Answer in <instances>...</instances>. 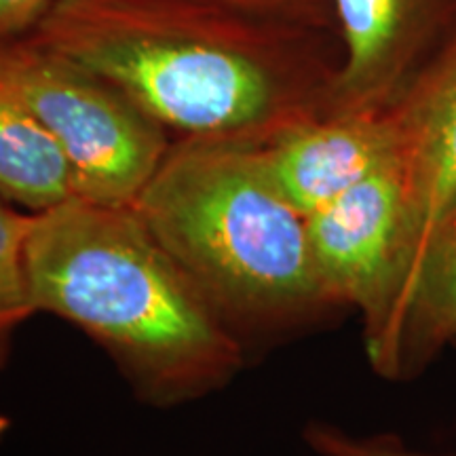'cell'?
Returning <instances> with one entry per match:
<instances>
[{
	"label": "cell",
	"instance_id": "52a82bcc",
	"mask_svg": "<svg viewBox=\"0 0 456 456\" xmlns=\"http://www.w3.org/2000/svg\"><path fill=\"white\" fill-rule=\"evenodd\" d=\"M260 163L302 216L397 159V127L387 110H336L289 125L256 144Z\"/></svg>",
	"mask_w": 456,
	"mask_h": 456
},
{
	"label": "cell",
	"instance_id": "ba28073f",
	"mask_svg": "<svg viewBox=\"0 0 456 456\" xmlns=\"http://www.w3.org/2000/svg\"><path fill=\"white\" fill-rule=\"evenodd\" d=\"M389 112L397 127V163L406 201L399 289L431 226L456 197V34L416 74Z\"/></svg>",
	"mask_w": 456,
	"mask_h": 456
},
{
	"label": "cell",
	"instance_id": "6da1fadb",
	"mask_svg": "<svg viewBox=\"0 0 456 456\" xmlns=\"http://www.w3.org/2000/svg\"><path fill=\"white\" fill-rule=\"evenodd\" d=\"M32 41L182 140L260 144L332 104L336 70L184 0H57Z\"/></svg>",
	"mask_w": 456,
	"mask_h": 456
},
{
	"label": "cell",
	"instance_id": "2e32d148",
	"mask_svg": "<svg viewBox=\"0 0 456 456\" xmlns=\"http://www.w3.org/2000/svg\"><path fill=\"white\" fill-rule=\"evenodd\" d=\"M454 346H456V340H454Z\"/></svg>",
	"mask_w": 456,
	"mask_h": 456
},
{
	"label": "cell",
	"instance_id": "9c48e42d",
	"mask_svg": "<svg viewBox=\"0 0 456 456\" xmlns=\"http://www.w3.org/2000/svg\"><path fill=\"white\" fill-rule=\"evenodd\" d=\"M456 340V197L410 262L389 315L366 345L383 379L412 380Z\"/></svg>",
	"mask_w": 456,
	"mask_h": 456
},
{
	"label": "cell",
	"instance_id": "9a60e30c",
	"mask_svg": "<svg viewBox=\"0 0 456 456\" xmlns=\"http://www.w3.org/2000/svg\"><path fill=\"white\" fill-rule=\"evenodd\" d=\"M9 429H11V420L4 414H0V442L4 440V436H7Z\"/></svg>",
	"mask_w": 456,
	"mask_h": 456
},
{
	"label": "cell",
	"instance_id": "8992f818",
	"mask_svg": "<svg viewBox=\"0 0 456 456\" xmlns=\"http://www.w3.org/2000/svg\"><path fill=\"white\" fill-rule=\"evenodd\" d=\"M342 57L336 110H387L456 34V0H332Z\"/></svg>",
	"mask_w": 456,
	"mask_h": 456
},
{
	"label": "cell",
	"instance_id": "4fadbf2b",
	"mask_svg": "<svg viewBox=\"0 0 456 456\" xmlns=\"http://www.w3.org/2000/svg\"><path fill=\"white\" fill-rule=\"evenodd\" d=\"M57 0H0V43L38 26Z\"/></svg>",
	"mask_w": 456,
	"mask_h": 456
},
{
	"label": "cell",
	"instance_id": "30bf717a",
	"mask_svg": "<svg viewBox=\"0 0 456 456\" xmlns=\"http://www.w3.org/2000/svg\"><path fill=\"white\" fill-rule=\"evenodd\" d=\"M0 197L30 214L70 201L72 169L49 129L0 78Z\"/></svg>",
	"mask_w": 456,
	"mask_h": 456
},
{
	"label": "cell",
	"instance_id": "7c38bea8",
	"mask_svg": "<svg viewBox=\"0 0 456 456\" xmlns=\"http://www.w3.org/2000/svg\"><path fill=\"white\" fill-rule=\"evenodd\" d=\"M302 437L317 456H433L412 450L395 436L359 437L326 423L306 425Z\"/></svg>",
	"mask_w": 456,
	"mask_h": 456
},
{
	"label": "cell",
	"instance_id": "5bb4252c",
	"mask_svg": "<svg viewBox=\"0 0 456 456\" xmlns=\"http://www.w3.org/2000/svg\"><path fill=\"white\" fill-rule=\"evenodd\" d=\"M224 3L248 4V7H269V4H283L288 0H224Z\"/></svg>",
	"mask_w": 456,
	"mask_h": 456
},
{
	"label": "cell",
	"instance_id": "277c9868",
	"mask_svg": "<svg viewBox=\"0 0 456 456\" xmlns=\"http://www.w3.org/2000/svg\"><path fill=\"white\" fill-rule=\"evenodd\" d=\"M0 78L64 151L83 201L134 205L171 148L123 91L34 41L0 43Z\"/></svg>",
	"mask_w": 456,
	"mask_h": 456
},
{
	"label": "cell",
	"instance_id": "8fae6325",
	"mask_svg": "<svg viewBox=\"0 0 456 456\" xmlns=\"http://www.w3.org/2000/svg\"><path fill=\"white\" fill-rule=\"evenodd\" d=\"M32 218L34 214L9 208L0 197V359L15 330L37 313L26 262Z\"/></svg>",
	"mask_w": 456,
	"mask_h": 456
},
{
	"label": "cell",
	"instance_id": "7a4b0ae2",
	"mask_svg": "<svg viewBox=\"0 0 456 456\" xmlns=\"http://www.w3.org/2000/svg\"><path fill=\"white\" fill-rule=\"evenodd\" d=\"M26 262L34 311L98 342L155 406L218 391L243 368V340L134 205L74 197L34 214Z\"/></svg>",
	"mask_w": 456,
	"mask_h": 456
},
{
	"label": "cell",
	"instance_id": "3957f363",
	"mask_svg": "<svg viewBox=\"0 0 456 456\" xmlns=\"http://www.w3.org/2000/svg\"><path fill=\"white\" fill-rule=\"evenodd\" d=\"M134 208L243 345L342 311L317 273L306 216L273 184L256 144L175 142Z\"/></svg>",
	"mask_w": 456,
	"mask_h": 456
},
{
	"label": "cell",
	"instance_id": "5b68a950",
	"mask_svg": "<svg viewBox=\"0 0 456 456\" xmlns=\"http://www.w3.org/2000/svg\"><path fill=\"white\" fill-rule=\"evenodd\" d=\"M317 273L340 309L363 319V342L383 326L403 262L406 201L399 163H387L366 180L306 216Z\"/></svg>",
	"mask_w": 456,
	"mask_h": 456
}]
</instances>
